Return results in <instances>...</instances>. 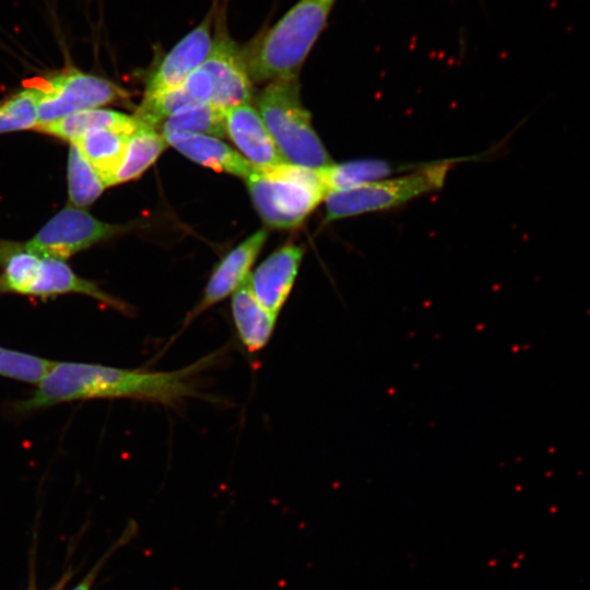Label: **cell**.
<instances>
[{
    "label": "cell",
    "instance_id": "6",
    "mask_svg": "<svg viewBox=\"0 0 590 590\" xmlns=\"http://www.w3.org/2000/svg\"><path fill=\"white\" fill-rule=\"evenodd\" d=\"M37 87V127L130 97L129 91L113 81L74 67L51 73Z\"/></svg>",
    "mask_w": 590,
    "mask_h": 590
},
{
    "label": "cell",
    "instance_id": "14",
    "mask_svg": "<svg viewBox=\"0 0 590 590\" xmlns=\"http://www.w3.org/2000/svg\"><path fill=\"white\" fill-rule=\"evenodd\" d=\"M231 309L237 335L246 350L250 353L262 350L272 337L278 315L258 302L248 278L232 294Z\"/></svg>",
    "mask_w": 590,
    "mask_h": 590
},
{
    "label": "cell",
    "instance_id": "25",
    "mask_svg": "<svg viewBox=\"0 0 590 590\" xmlns=\"http://www.w3.org/2000/svg\"><path fill=\"white\" fill-rule=\"evenodd\" d=\"M197 103H211L214 84L209 71L201 64L180 85Z\"/></svg>",
    "mask_w": 590,
    "mask_h": 590
},
{
    "label": "cell",
    "instance_id": "5",
    "mask_svg": "<svg viewBox=\"0 0 590 590\" xmlns=\"http://www.w3.org/2000/svg\"><path fill=\"white\" fill-rule=\"evenodd\" d=\"M453 162L434 163L398 178L329 192L324 198L326 221L387 210L434 191L442 186Z\"/></svg>",
    "mask_w": 590,
    "mask_h": 590
},
{
    "label": "cell",
    "instance_id": "18",
    "mask_svg": "<svg viewBox=\"0 0 590 590\" xmlns=\"http://www.w3.org/2000/svg\"><path fill=\"white\" fill-rule=\"evenodd\" d=\"M164 137L154 128L142 125L130 134L123 162L111 186L139 178L167 148Z\"/></svg>",
    "mask_w": 590,
    "mask_h": 590
},
{
    "label": "cell",
    "instance_id": "13",
    "mask_svg": "<svg viewBox=\"0 0 590 590\" xmlns=\"http://www.w3.org/2000/svg\"><path fill=\"white\" fill-rule=\"evenodd\" d=\"M162 135L168 145L175 148L182 155L215 172L247 179L258 169V166L219 138L182 132H170Z\"/></svg>",
    "mask_w": 590,
    "mask_h": 590
},
{
    "label": "cell",
    "instance_id": "8",
    "mask_svg": "<svg viewBox=\"0 0 590 590\" xmlns=\"http://www.w3.org/2000/svg\"><path fill=\"white\" fill-rule=\"evenodd\" d=\"M221 1L213 0L202 21L157 58L146 76L144 96L180 86L204 62L213 47Z\"/></svg>",
    "mask_w": 590,
    "mask_h": 590
},
{
    "label": "cell",
    "instance_id": "12",
    "mask_svg": "<svg viewBox=\"0 0 590 590\" xmlns=\"http://www.w3.org/2000/svg\"><path fill=\"white\" fill-rule=\"evenodd\" d=\"M225 133L241 155L256 166L285 163L259 111L250 103L226 108Z\"/></svg>",
    "mask_w": 590,
    "mask_h": 590
},
{
    "label": "cell",
    "instance_id": "17",
    "mask_svg": "<svg viewBox=\"0 0 590 590\" xmlns=\"http://www.w3.org/2000/svg\"><path fill=\"white\" fill-rule=\"evenodd\" d=\"M396 169L389 162L366 158L340 164L331 163L318 168V172L328 194L381 180L394 173Z\"/></svg>",
    "mask_w": 590,
    "mask_h": 590
},
{
    "label": "cell",
    "instance_id": "15",
    "mask_svg": "<svg viewBox=\"0 0 590 590\" xmlns=\"http://www.w3.org/2000/svg\"><path fill=\"white\" fill-rule=\"evenodd\" d=\"M141 126L142 123L134 116L94 108L71 114L35 129L73 143L90 130L114 129L132 134Z\"/></svg>",
    "mask_w": 590,
    "mask_h": 590
},
{
    "label": "cell",
    "instance_id": "24",
    "mask_svg": "<svg viewBox=\"0 0 590 590\" xmlns=\"http://www.w3.org/2000/svg\"><path fill=\"white\" fill-rule=\"evenodd\" d=\"M139 526L134 520H129L122 533L114 542L113 545L106 551V553L98 559V562L92 567L88 574L76 585L72 590H91L94 580L96 579L102 567L108 560V558L120 547L127 545L133 538L138 535Z\"/></svg>",
    "mask_w": 590,
    "mask_h": 590
},
{
    "label": "cell",
    "instance_id": "4",
    "mask_svg": "<svg viewBox=\"0 0 590 590\" xmlns=\"http://www.w3.org/2000/svg\"><path fill=\"white\" fill-rule=\"evenodd\" d=\"M257 110L285 162L309 168L332 163L302 105L298 79L268 83L257 96Z\"/></svg>",
    "mask_w": 590,
    "mask_h": 590
},
{
    "label": "cell",
    "instance_id": "11",
    "mask_svg": "<svg viewBox=\"0 0 590 590\" xmlns=\"http://www.w3.org/2000/svg\"><path fill=\"white\" fill-rule=\"evenodd\" d=\"M303 247L286 243L268 256L248 276L258 302L279 316L286 303L303 260Z\"/></svg>",
    "mask_w": 590,
    "mask_h": 590
},
{
    "label": "cell",
    "instance_id": "23",
    "mask_svg": "<svg viewBox=\"0 0 590 590\" xmlns=\"http://www.w3.org/2000/svg\"><path fill=\"white\" fill-rule=\"evenodd\" d=\"M55 362L0 346V376L37 385Z\"/></svg>",
    "mask_w": 590,
    "mask_h": 590
},
{
    "label": "cell",
    "instance_id": "26",
    "mask_svg": "<svg viewBox=\"0 0 590 590\" xmlns=\"http://www.w3.org/2000/svg\"><path fill=\"white\" fill-rule=\"evenodd\" d=\"M66 583V579H62L59 583H57L52 589L50 590H62L63 586Z\"/></svg>",
    "mask_w": 590,
    "mask_h": 590
},
{
    "label": "cell",
    "instance_id": "2",
    "mask_svg": "<svg viewBox=\"0 0 590 590\" xmlns=\"http://www.w3.org/2000/svg\"><path fill=\"white\" fill-rule=\"evenodd\" d=\"M337 0H298L241 47L252 83L298 79Z\"/></svg>",
    "mask_w": 590,
    "mask_h": 590
},
{
    "label": "cell",
    "instance_id": "21",
    "mask_svg": "<svg viewBox=\"0 0 590 590\" xmlns=\"http://www.w3.org/2000/svg\"><path fill=\"white\" fill-rule=\"evenodd\" d=\"M197 103L181 86L170 88L143 99L134 113V117L144 126L158 130L161 125L173 115Z\"/></svg>",
    "mask_w": 590,
    "mask_h": 590
},
{
    "label": "cell",
    "instance_id": "10",
    "mask_svg": "<svg viewBox=\"0 0 590 590\" xmlns=\"http://www.w3.org/2000/svg\"><path fill=\"white\" fill-rule=\"evenodd\" d=\"M268 232L263 228L250 235L232 249L213 269L199 303L185 318L184 327L205 310L232 295L249 276L250 269L266 244Z\"/></svg>",
    "mask_w": 590,
    "mask_h": 590
},
{
    "label": "cell",
    "instance_id": "1",
    "mask_svg": "<svg viewBox=\"0 0 590 590\" xmlns=\"http://www.w3.org/2000/svg\"><path fill=\"white\" fill-rule=\"evenodd\" d=\"M212 355L173 371L127 369L99 364L55 362L34 393L14 409L27 413L63 402L129 398L174 405L197 393L193 376Z\"/></svg>",
    "mask_w": 590,
    "mask_h": 590
},
{
    "label": "cell",
    "instance_id": "20",
    "mask_svg": "<svg viewBox=\"0 0 590 590\" xmlns=\"http://www.w3.org/2000/svg\"><path fill=\"white\" fill-rule=\"evenodd\" d=\"M70 144L67 172L69 201L75 208H84L92 204L107 187L76 145Z\"/></svg>",
    "mask_w": 590,
    "mask_h": 590
},
{
    "label": "cell",
    "instance_id": "3",
    "mask_svg": "<svg viewBox=\"0 0 590 590\" xmlns=\"http://www.w3.org/2000/svg\"><path fill=\"white\" fill-rule=\"evenodd\" d=\"M245 180L257 212L273 228L298 227L327 196L318 168L287 162L258 166Z\"/></svg>",
    "mask_w": 590,
    "mask_h": 590
},
{
    "label": "cell",
    "instance_id": "9",
    "mask_svg": "<svg viewBox=\"0 0 590 590\" xmlns=\"http://www.w3.org/2000/svg\"><path fill=\"white\" fill-rule=\"evenodd\" d=\"M214 84L211 104L228 108L250 103L252 81L248 74L239 46L229 35L226 25V0L221 1L216 20L213 47L202 63Z\"/></svg>",
    "mask_w": 590,
    "mask_h": 590
},
{
    "label": "cell",
    "instance_id": "7",
    "mask_svg": "<svg viewBox=\"0 0 590 590\" xmlns=\"http://www.w3.org/2000/svg\"><path fill=\"white\" fill-rule=\"evenodd\" d=\"M132 225L109 224L87 211L66 206L52 216L25 247L40 256L66 260L105 239L129 232Z\"/></svg>",
    "mask_w": 590,
    "mask_h": 590
},
{
    "label": "cell",
    "instance_id": "22",
    "mask_svg": "<svg viewBox=\"0 0 590 590\" xmlns=\"http://www.w3.org/2000/svg\"><path fill=\"white\" fill-rule=\"evenodd\" d=\"M37 86L26 87L0 104V133L36 128Z\"/></svg>",
    "mask_w": 590,
    "mask_h": 590
},
{
    "label": "cell",
    "instance_id": "16",
    "mask_svg": "<svg viewBox=\"0 0 590 590\" xmlns=\"http://www.w3.org/2000/svg\"><path fill=\"white\" fill-rule=\"evenodd\" d=\"M130 134L114 129L90 130L72 144L81 151L87 162L98 173L106 187L121 166Z\"/></svg>",
    "mask_w": 590,
    "mask_h": 590
},
{
    "label": "cell",
    "instance_id": "19",
    "mask_svg": "<svg viewBox=\"0 0 590 590\" xmlns=\"http://www.w3.org/2000/svg\"><path fill=\"white\" fill-rule=\"evenodd\" d=\"M225 108L211 103L197 104L169 117L158 128L161 134L182 132L224 138Z\"/></svg>",
    "mask_w": 590,
    "mask_h": 590
}]
</instances>
